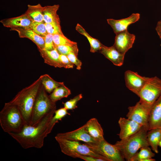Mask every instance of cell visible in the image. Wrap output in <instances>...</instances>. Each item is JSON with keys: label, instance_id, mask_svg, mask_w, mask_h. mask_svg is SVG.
<instances>
[{"label": "cell", "instance_id": "6da1fadb", "mask_svg": "<svg viewBox=\"0 0 161 161\" xmlns=\"http://www.w3.org/2000/svg\"><path fill=\"white\" fill-rule=\"evenodd\" d=\"M55 112L47 114L34 126L25 124L19 133L8 134L24 149L41 148L43 146L44 138L50 133L49 124Z\"/></svg>", "mask_w": 161, "mask_h": 161}, {"label": "cell", "instance_id": "7a4b0ae2", "mask_svg": "<svg viewBox=\"0 0 161 161\" xmlns=\"http://www.w3.org/2000/svg\"><path fill=\"white\" fill-rule=\"evenodd\" d=\"M42 77L41 75L31 84L22 89L9 102L17 107L27 125L30 123L34 105L42 85Z\"/></svg>", "mask_w": 161, "mask_h": 161}, {"label": "cell", "instance_id": "3957f363", "mask_svg": "<svg viewBox=\"0 0 161 161\" xmlns=\"http://www.w3.org/2000/svg\"><path fill=\"white\" fill-rule=\"evenodd\" d=\"M148 131V126H143L136 133L117 141L114 144L126 161H131L140 148L149 146L147 139Z\"/></svg>", "mask_w": 161, "mask_h": 161}, {"label": "cell", "instance_id": "277c9868", "mask_svg": "<svg viewBox=\"0 0 161 161\" xmlns=\"http://www.w3.org/2000/svg\"><path fill=\"white\" fill-rule=\"evenodd\" d=\"M0 124L5 132L18 133L26 124L18 108L9 102L5 103L0 112Z\"/></svg>", "mask_w": 161, "mask_h": 161}, {"label": "cell", "instance_id": "5b68a950", "mask_svg": "<svg viewBox=\"0 0 161 161\" xmlns=\"http://www.w3.org/2000/svg\"><path fill=\"white\" fill-rule=\"evenodd\" d=\"M55 103L51 99L41 85L34 105L29 125H35L47 114L55 112L56 108Z\"/></svg>", "mask_w": 161, "mask_h": 161}, {"label": "cell", "instance_id": "8992f818", "mask_svg": "<svg viewBox=\"0 0 161 161\" xmlns=\"http://www.w3.org/2000/svg\"><path fill=\"white\" fill-rule=\"evenodd\" d=\"M55 138L59 145L61 152L65 154L74 158L79 155L90 156L108 161L104 157L97 153L85 143L58 137Z\"/></svg>", "mask_w": 161, "mask_h": 161}, {"label": "cell", "instance_id": "52a82bcc", "mask_svg": "<svg viewBox=\"0 0 161 161\" xmlns=\"http://www.w3.org/2000/svg\"><path fill=\"white\" fill-rule=\"evenodd\" d=\"M161 94V79L157 76L149 78L140 92L139 101L152 108Z\"/></svg>", "mask_w": 161, "mask_h": 161}, {"label": "cell", "instance_id": "ba28073f", "mask_svg": "<svg viewBox=\"0 0 161 161\" xmlns=\"http://www.w3.org/2000/svg\"><path fill=\"white\" fill-rule=\"evenodd\" d=\"M97 153L105 157L108 161H123L124 158L114 145L111 144L105 139L95 142L85 143Z\"/></svg>", "mask_w": 161, "mask_h": 161}, {"label": "cell", "instance_id": "9c48e42d", "mask_svg": "<svg viewBox=\"0 0 161 161\" xmlns=\"http://www.w3.org/2000/svg\"><path fill=\"white\" fill-rule=\"evenodd\" d=\"M151 107L140 101L134 106H129L126 116L142 126H148L149 114Z\"/></svg>", "mask_w": 161, "mask_h": 161}, {"label": "cell", "instance_id": "30bf717a", "mask_svg": "<svg viewBox=\"0 0 161 161\" xmlns=\"http://www.w3.org/2000/svg\"><path fill=\"white\" fill-rule=\"evenodd\" d=\"M124 78L126 87L138 96L149 78L130 70L125 72Z\"/></svg>", "mask_w": 161, "mask_h": 161}, {"label": "cell", "instance_id": "8fae6325", "mask_svg": "<svg viewBox=\"0 0 161 161\" xmlns=\"http://www.w3.org/2000/svg\"><path fill=\"white\" fill-rule=\"evenodd\" d=\"M135 36L126 30L116 34L114 46L120 53L125 55L132 47Z\"/></svg>", "mask_w": 161, "mask_h": 161}, {"label": "cell", "instance_id": "7c38bea8", "mask_svg": "<svg viewBox=\"0 0 161 161\" xmlns=\"http://www.w3.org/2000/svg\"><path fill=\"white\" fill-rule=\"evenodd\" d=\"M56 136L72 141H82L85 143H93L97 141L89 134L84 125L72 131L58 133Z\"/></svg>", "mask_w": 161, "mask_h": 161}, {"label": "cell", "instance_id": "4fadbf2b", "mask_svg": "<svg viewBox=\"0 0 161 161\" xmlns=\"http://www.w3.org/2000/svg\"><path fill=\"white\" fill-rule=\"evenodd\" d=\"M118 123L120 131L117 135L120 140L135 134L143 126L132 120L124 117H120Z\"/></svg>", "mask_w": 161, "mask_h": 161}, {"label": "cell", "instance_id": "5bb4252c", "mask_svg": "<svg viewBox=\"0 0 161 161\" xmlns=\"http://www.w3.org/2000/svg\"><path fill=\"white\" fill-rule=\"evenodd\" d=\"M140 16V14L138 13H133L127 18L119 20L108 19L107 21L116 34L127 30V28L129 25L138 21Z\"/></svg>", "mask_w": 161, "mask_h": 161}, {"label": "cell", "instance_id": "9a60e30c", "mask_svg": "<svg viewBox=\"0 0 161 161\" xmlns=\"http://www.w3.org/2000/svg\"><path fill=\"white\" fill-rule=\"evenodd\" d=\"M148 130L154 128L161 129V94L154 103L149 114Z\"/></svg>", "mask_w": 161, "mask_h": 161}, {"label": "cell", "instance_id": "2e32d148", "mask_svg": "<svg viewBox=\"0 0 161 161\" xmlns=\"http://www.w3.org/2000/svg\"><path fill=\"white\" fill-rule=\"evenodd\" d=\"M32 21L24 13L18 16L2 20L0 22L4 27H7L11 28L18 27L30 28Z\"/></svg>", "mask_w": 161, "mask_h": 161}, {"label": "cell", "instance_id": "e0dca14e", "mask_svg": "<svg viewBox=\"0 0 161 161\" xmlns=\"http://www.w3.org/2000/svg\"><path fill=\"white\" fill-rule=\"evenodd\" d=\"M99 51L115 65L121 66L123 65L125 55L120 52L114 45L108 47L103 45Z\"/></svg>", "mask_w": 161, "mask_h": 161}, {"label": "cell", "instance_id": "ac0fdd59", "mask_svg": "<svg viewBox=\"0 0 161 161\" xmlns=\"http://www.w3.org/2000/svg\"><path fill=\"white\" fill-rule=\"evenodd\" d=\"M11 30L16 31L20 38H27L31 40L37 46L38 49H44V38L36 33L30 28H14Z\"/></svg>", "mask_w": 161, "mask_h": 161}, {"label": "cell", "instance_id": "d6986e66", "mask_svg": "<svg viewBox=\"0 0 161 161\" xmlns=\"http://www.w3.org/2000/svg\"><path fill=\"white\" fill-rule=\"evenodd\" d=\"M84 125L89 134L95 140L97 141L105 139L103 129L96 118L90 119Z\"/></svg>", "mask_w": 161, "mask_h": 161}, {"label": "cell", "instance_id": "ffe728a7", "mask_svg": "<svg viewBox=\"0 0 161 161\" xmlns=\"http://www.w3.org/2000/svg\"><path fill=\"white\" fill-rule=\"evenodd\" d=\"M38 50L45 63L55 67H64L60 60V54L56 48L50 51L44 49Z\"/></svg>", "mask_w": 161, "mask_h": 161}, {"label": "cell", "instance_id": "44dd1931", "mask_svg": "<svg viewBox=\"0 0 161 161\" xmlns=\"http://www.w3.org/2000/svg\"><path fill=\"white\" fill-rule=\"evenodd\" d=\"M59 7V5L58 4L44 7L43 13V19L45 23H60L59 16L57 13Z\"/></svg>", "mask_w": 161, "mask_h": 161}, {"label": "cell", "instance_id": "7402d4cb", "mask_svg": "<svg viewBox=\"0 0 161 161\" xmlns=\"http://www.w3.org/2000/svg\"><path fill=\"white\" fill-rule=\"evenodd\" d=\"M147 141L149 146L156 153H158V144L161 140V129L154 128L148 130L147 133Z\"/></svg>", "mask_w": 161, "mask_h": 161}, {"label": "cell", "instance_id": "603a6c76", "mask_svg": "<svg viewBox=\"0 0 161 161\" xmlns=\"http://www.w3.org/2000/svg\"><path fill=\"white\" fill-rule=\"evenodd\" d=\"M44 7L40 4L35 5H28V9L25 13L33 21L43 22Z\"/></svg>", "mask_w": 161, "mask_h": 161}, {"label": "cell", "instance_id": "cb8c5ba5", "mask_svg": "<svg viewBox=\"0 0 161 161\" xmlns=\"http://www.w3.org/2000/svg\"><path fill=\"white\" fill-rule=\"evenodd\" d=\"M75 29L79 33L84 36L88 39L90 45V52L94 53L100 50L103 44L98 39L90 36L80 25L78 24Z\"/></svg>", "mask_w": 161, "mask_h": 161}, {"label": "cell", "instance_id": "d4e9b609", "mask_svg": "<svg viewBox=\"0 0 161 161\" xmlns=\"http://www.w3.org/2000/svg\"><path fill=\"white\" fill-rule=\"evenodd\" d=\"M41 84L46 92L49 93L58 87L64 85L63 82L56 81L47 74L42 75Z\"/></svg>", "mask_w": 161, "mask_h": 161}, {"label": "cell", "instance_id": "484cf974", "mask_svg": "<svg viewBox=\"0 0 161 161\" xmlns=\"http://www.w3.org/2000/svg\"><path fill=\"white\" fill-rule=\"evenodd\" d=\"M71 94L70 90L64 85L55 89L49 95L51 99L55 102L64 97H67Z\"/></svg>", "mask_w": 161, "mask_h": 161}, {"label": "cell", "instance_id": "4316f807", "mask_svg": "<svg viewBox=\"0 0 161 161\" xmlns=\"http://www.w3.org/2000/svg\"><path fill=\"white\" fill-rule=\"evenodd\" d=\"M140 149L139 151L134 155L131 161H142L145 159L152 158L155 155L149 146L142 147Z\"/></svg>", "mask_w": 161, "mask_h": 161}, {"label": "cell", "instance_id": "83f0119b", "mask_svg": "<svg viewBox=\"0 0 161 161\" xmlns=\"http://www.w3.org/2000/svg\"><path fill=\"white\" fill-rule=\"evenodd\" d=\"M67 115H70V114L68 112L67 110L64 107L55 110L54 115L52 118L49 124V130L50 132L55 124L58 123L59 121L61 120Z\"/></svg>", "mask_w": 161, "mask_h": 161}, {"label": "cell", "instance_id": "f1b7e54d", "mask_svg": "<svg viewBox=\"0 0 161 161\" xmlns=\"http://www.w3.org/2000/svg\"><path fill=\"white\" fill-rule=\"evenodd\" d=\"M30 28L37 34L44 38L48 34L44 21L39 22L33 21Z\"/></svg>", "mask_w": 161, "mask_h": 161}, {"label": "cell", "instance_id": "f546056e", "mask_svg": "<svg viewBox=\"0 0 161 161\" xmlns=\"http://www.w3.org/2000/svg\"><path fill=\"white\" fill-rule=\"evenodd\" d=\"M60 54L67 55L71 52H73L78 55V49L77 44L71 45H59L56 47Z\"/></svg>", "mask_w": 161, "mask_h": 161}, {"label": "cell", "instance_id": "4dcf8cb0", "mask_svg": "<svg viewBox=\"0 0 161 161\" xmlns=\"http://www.w3.org/2000/svg\"><path fill=\"white\" fill-rule=\"evenodd\" d=\"M53 42L55 47L59 45H71L77 44L66 38L64 34L53 35Z\"/></svg>", "mask_w": 161, "mask_h": 161}, {"label": "cell", "instance_id": "1f68e13d", "mask_svg": "<svg viewBox=\"0 0 161 161\" xmlns=\"http://www.w3.org/2000/svg\"><path fill=\"white\" fill-rule=\"evenodd\" d=\"M47 32L52 35L64 34L61 29L60 23L53 22L45 23Z\"/></svg>", "mask_w": 161, "mask_h": 161}, {"label": "cell", "instance_id": "d6a6232c", "mask_svg": "<svg viewBox=\"0 0 161 161\" xmlns=\"http://www.w3.org/2000/svg\"><path fill=\"white\" fill-rule=\"evenodd\" d=\"M82 97V94H80L65 103L63 102L62 103L64 104V107L67 110H72L77 108V104L78 102Z\"/></svg>", "mask_w": 161, "mask_h": 161}, {"label": "cell", "instance_id": "836d02e7", "mask_svg": "<svg viewBox=\"0 0 161 161\" xmlns=\"http://www.w3.org/2000/svg\"><path fill=\"white\" fill-rule=\"evenodd\" d=\"M53 35L48 33L44 38V49L50 51L56 48L53 42Z\"/></svg>", "mask_w": 161, "mask_h": 161}, {"label": "cell", "instance_id": "e575fe53", "mask_svg": "<svg viewBox=\"0 0 161 161\" xmlns=\"http://www.w3.org/2000/svg\"><path fill=\"white\" fill-rule=\"evenodd\" d=\"M70 61L76 66L78 70H80L81 68L82 63L81 61L78 58V56L73 52H71L67 55Z\"/></svg>", "mask_w": 161, "mask_h": 161}, {"label": "cell", "instance_id": "d590c367", "mask_svg": "<svg viewBox=\"0 0 161 161\" xmlns=\"http://www.w3.org/2000/svg\"><path fill=\"white\" fill-rule=\"evenodd\" d=\"M60 60L64 66V68L66 69L72 68L74 65L69 60L66 55L60 54Z\"/></svg>", "mask_w": 161, "mask_h": 161}, {"label": "cell", "instance_id": "8d00e7d4", "mask_svg": "<svg viewBox=\"0 0 161 161\" xmlns=\"http://www.w3.org/2000/svg\"><path fill=\"white\" fill-rule=\"evenodd\" d=\"M77 158L86 161H104L101 159L88 155H79Z\"/></svg>", "mask_w": 161, "mask_h": 161}, {"label": "cell", "instance_id": "74e56055", "mask_svg": "<svg viewBox=\"0 0 161 161\" xmlns=\"http://www.w3.org/2000/svg\"><path fill=\"white\" fill-rule=\"evenodd\" d=\"M156 30L160 38H161V20L158 21Z\"/></svg>", "mask_w": 161, "mask_h": 161}, {"label": "cell", "instance_id": "f35d334b", "mask_svg": "<svg viewBox=\"0 0 161 161\" xmlns=\"http://www.w3.org/2000/svg\"><path fill=\"white\" fill-rule=\"evenodd\" d=\"M158 146H159L160 147H161V140L160 141V142H159V143Z\"/></svg>", "mask_w": 161, "mask_h": 161}, {"label": "cell", "instance_id": "ab89813d", "mask_svg": "<svg viewBox=\"0 0 161 161\" xmlns=\"http://www.w3.org/2000/svg\"><path fill=\"white\" fill-rule=\"evenodd\" d=\"M160 39H161V38ZM160 46H161V44H160Z\"/></svg>", "mask_w": 161, "mask_h": 161}]
</instances>
